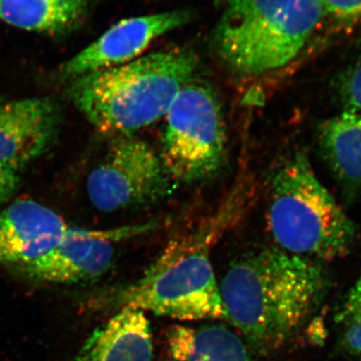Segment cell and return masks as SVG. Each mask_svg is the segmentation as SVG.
<instances>
[{"mask_svg": "<svg viewBox=\"0 0 361 361\" xmlns=\"http://www.w3.org/2000/svg\"><path fill=\"white\" fill-rule=\"evenodd\" d=\"M219 286L226 319L264 353L302 329L322 304L329 279L314 260L263 249L233 263Z\"/></svg>", "mask_w": 361, "mask_h": 361, "instance_id": "6da1fadb", "label": "cell"}, {"mask_svg": "<svg viewBox=\"0 0 361 361\" xmlns=\"http://www.w3.org/2000/svg\"><path fill=\"white\" fill-rule=\"evenodd\" d=\"M250 195L248 183L240 178L212 215L171 240L144 275L121 290L118 304L180 322L226 319L210 253L240 219Z\"/></svg>", "mask_w": 361, "mask_h": 361, "instance_id": "7a4b0ae2", "label": "cell"}, {"mask_svg": "<svg viewBox=\"0 0 361 361\" xmlns=\"http://www.w3.org/2000/svg\"><path fill=\"white\" fill-rule=\"evenodd\" d=\"M198 65L188 49L155 52L71 80L68 96L99 132L126 137L165 116Z\"/></svg>", "mask_w": 361, "mask_h": 361, "instance_id": "3957f363", "label": "cell"}, {"mask_svg": "<svg viewBox=\"0 0 361 361\" xmlns=\"http://www.w3.org/2000/svg\"><path fill=\"white\" fill-rule=\"evenodd\" d=\"M323 18L322 0H228L213 47L233 73L257 77L295 59Z\"/></svg>", "mask_w": 361, "mask_h": 361, "instance_id": "277c9868", "label": "cell"}, {"mask_svg": "<svg viewBox=\"0 0 361 361\" xmlns=\"http://www.w3.org/2000/svg\"><path fill=\"white\" fill-rule=\"evenodd\" d=\"M267 223L281 250L314 261L345 257L356 238L355 223L301 152L272 176Z\"/></svg>", "mask_w": 361, "mask_h": 361, "instance_id": "5b68a950", "label": "cell"}, {"mask_svg": "<svg viewBox=\"0 0 361 361\" xmlns=\"http://www.w3.org/2000/svg\"><path fill=\"white\" fill-rule=\"evenodd\" d=\"M160 158L172 180L200 182L219 173L226 160L227 135L216 92L190 80L165 116Z\"/></svg>", "mask_w": 361, "mask_h": 361, "instance_id": "8992f818", "label": "cell"}, {"mask_svg": "<svg viewBox=\"0 0 361 361\" xmlns=\"http://www.w3.org/2000/svg\"><path fill=\"white\" fill-rule=\"evenodd\" d=\"M171 182L160 155L146 142L126 135L90 172L87 189L92 205L103 212H116L161 200Z\"/></svg>", "mask_w": 361, "mask_h": 361, "instance_id": "52a82bcc", "label": "cell"}, {"mask_svg": "<svg viewBox=\"0 0 361 361\" xmlns=\"http://www.w3.org/2000/svg\"><path fill=\"white\" fill-rule=\"evenodd\" d=\"M158 225L149 221L106 231L68 227L51 251L21 269L35 279L52 283L90 281L111 267L115 242L146 234Z\"/></svg>", "mask_w": 361, "mask_h": 361, "instance_id": "ba28073f", "label": "cell"}, {"mask_svg": "<svg viewBox=\"0 0 361 361\" xmlns=\"http://www.w3.org/2000/svg\"><path fill=\"white\" fill-rule=\"evenodd\" d=\"M190 20L191 13L188 11H172L120 21L66 61L59 68V75L73 80L94 71L125 65L140 58L161 35L186 25Z\"/></svg>", "mask_w": 361, "mask_h": 361, "instance_id": "9c48e42d", "label": "cell"}, {"mask_svg": "<svg viewBox=\"0 0 361 361\" xmlns=\"http://www.w3.org/2000/svg\"><path fill=\"white\" fill-rule=\"evenodd\" d=\"M59 125L58 104L27 97L0 104V166L18 172L49 149Z\"/></svg>", "mask_w": 361, "mask_h": 361, "instance_id": "30bf717a", "label": "cell"}, {"mask_svg": "<svg viewBox=\"0 0 361 361\" xmlns=\"http://www.w3.org/2000/svg\"><path fill=\"white\" fill-rule=\"evenodd\" d=\"M68 228L61 215L32 199L0 209V265L25 267L51 251Z\"/></svg>", "mask_w": 361, "mask_h": 361, "instance_id": "8fae6325", "label": "cell"}, {"mask_svg": "<svg viewBox=\"0 0 361 361\" xmlns=\"http://www.w3.org/2000/svg\"><path fill=\"white\" fill-rule=\"evenodd\" d=\"M153 341L144 311L122 308L94 330L75 361H152Z\"/></svg>", "mask_w": 361, "mask_h": 361, "instance_id": "7c38bea8", "label": "cell"}, {"mask_svg": "<svg viewBox=\"0 0 361 361\" xmlns=\"http://www.w3.org/2000/svg\"><path fill=\"white\" fill-rule=\"evenodd\" d=\"M323 158L349 199L361 193V113L342 111L320 126Z\"/></svg>", "mask_w": 361, "mask_h": 361, "instance_id": "4fadbf2b", "label": "cell"}, {"mask_svg": "<svg viewBox=\"0 0 361 361\" xmlns=\"http://www.w3.org/2000/svg\"><path fill=\"white\" fill-rule=\"evenodd\" d=\"M167 342L174 361H254L242 339L223 325H173Z\"/></svg>", "mask_w": 361, "mask_h": 361, "instance_id": "5bb4252c", "label": "cell"}, {"mask_svg": "<svg viewBox=\"0 0 361 361\" xmlns=\"http://www.w3.org/2000/svg\"><path fill=\"white\" fill-rule=\"evenodd\" d=\"M92 0H0V20L28 32L59 35L80 25Z\"/></svg>", "mask_w": 361, "mask_h": 361, "instance_id": "9a60e30c", "label": "cell"}, {"mask_svg": "<svg viewBox=\"0 0 361 361\" xmlns=\"http://www.w3.org/2000/svg\"><path fill=\"white\" fill-rule=\"evenodd\" d=\"M341 343L348 353L361 356V270L336 316Z\"/></svg>", "mask_w": 361, "mask_h": 361, "instance_id": "2e32d148", "label": "cell"}, {"mask_svg": "<svg viewBox=\"0 0 361 361\" xmlns=\"http://www.w3.org/2000/svg\"><path fill=\"white\" fill-rule=\"evenodd\" d=\"M337 101L345 111L361 113V47L334 82Z\"/></svg>", "mask_w": 361, "mask_h": 361, "instance_id": "e0dca14e", "label": "cell"}, {"mask_svg": "<svg viewBox=\"0 0 361 361\" xmlns=\"http://www.w3.org/2000/svg\"><path fill=\"white\" fill-rule=\"evenodd\" d=\"M324 16L339 30H356L361 27V0H322Z\"/></svg>", "mask_w": 361, "mask_h": 361, "instance_id": "ac0fdd59", "label": "cell"}, {"mask_svg": "<svg viewBox=\"0 0 361 361\" xmlns=\"http://www.w3.org/2000/svg\"><path fill=\"white\" fill-rule=\"evenodd\" d=\"M20 183L18 172L0 166V206L13 196Z\"/></svg>", "mask_w": 361, "mask_h": 361, "instance_id": "d6986e66", "label": "cell"}]
</instances>
